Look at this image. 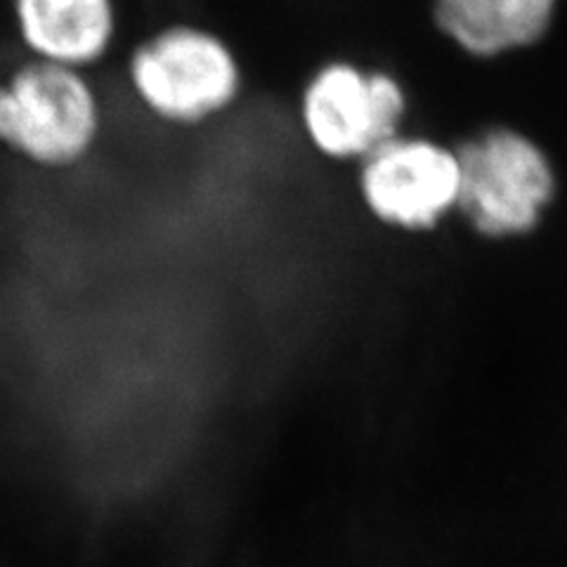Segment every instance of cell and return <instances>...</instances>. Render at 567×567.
Wrapping results in <instances>:
<instances>
[{"instance_id": "1", "label": "cell", "mask_w": 567, "mask_h": 567, "mask_svg": "<svg viewBox=\"0 0 567 567\" xmlns=\"http://www.w3.org/2000/svg\"><path fill=\"white\" fill-rule=\"evenodd\" d=\"M142 110L175 128H197L227 114L244 91V66L223 33L173 22L142 39L126 60Z\"/></svg>"}, {"instance_id": "2", "label": "cell", "mask_w": 567, "mask_h": 567, "mask_svg": "<svg viewBox=\"0 0 567 567\" xmlns=\"http://www.w3.org/2000/svg\"><path fill=\"white\" fill-rule=\"evenodd\" d=\"M102 128L104 104L85 71L27 58L0 79V147L33 168L81 166Z\"/></svg>"}, {"instance_id": "3", "label": "cell", "mask_w": 567, "mask_h": 567, "mask_svg": "<svg viewBox=\"0 0 567 567\" xmlns=\"http://www.w3.org/2000/svg\"><path fill=\"white\" fill-rule=\"evenodd\" d=\"M406 114L402 83L352 60L319 64L298 95V123L310 150L333 164H360L400 135Z\"/></svg>"}, {"instance_id": "4", "label": "cell", "mask_w": 567, "mask_h": 567, "mask_svg": "<svg viewBox=\"0 0 567 567\" xmlns=\"http://www.w3.org/2000/svg\"><path fill=\"white\" fill-rule=\"evenodd\" d=\"M456 208L485 237L525 235L554 197V171L529 137L494 128L454 150Z\"/></svg>"}, {"instance_id": "5", "label": "cell", "mask_w": 567, "mask_h": 567, "mask_svg": "<svg viewBox=\"0 0 567 567\" xmlns=\"http://www.w3.org/2000/svg\"><path fill=\"white\" fill-rule=\"evenodd\" d=\"M358 166L360 199L388 227L433 229L456 206V154L433 140L395 135Z\"/></svg>"}, {"instance_id": "6", "label": "cell", "mask_w": 567, "mask_h": 567, "mask_svg": "<svg viewBox=\"0 0 567 567\" xmlns=\"http://www.w3.org/2000/svg\"><path fill=\"white\" fill-rule=\"evenodd\" d=\"M10 10L29 60L91 74L118 39L116 0H10Z\"/></svg>"}, {"instance_id": "7", "label": "cell", "mask_w": 567, "mask_h": 567, "mask_svg": "<svg viewBox=\"0 0 567 567\" xmlns=\"http://www.w3.org/2000/svg\"><path fill=\"white\" fill-rule=\"evenodd\" d=\"M558 0H433L435 27L477 58L537 43Z\"/></svg>"}]
</instances>
